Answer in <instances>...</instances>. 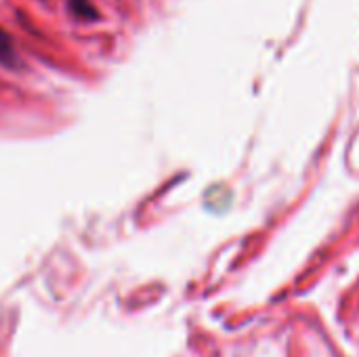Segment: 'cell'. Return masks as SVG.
<instances>
[{"instance_id": "1", "label": "cell", "mask_w": 359, "mask_h": 357, "mask_svg": "<svg viewBox=\"0 0 359 357\" xmlns=\"http://www.w3.org/2000/svg\"><path fill=\"white\" fill-rule=\"evenodd\" d=\"M0 63L2 65H8L13 67L17 63V53H15V46L8 38V34L0 27Z\"/></svg>"}]
</instances>
